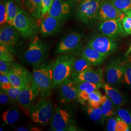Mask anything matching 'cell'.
<instances>
[{
	"instance_id": "1",
	"label": "cell",
	"mask_w": 131,
	"mask_h": 131,
	"mask_svg": "<svg viewBox=\"0 0 131 131\" xmlns=\"http://www.w3.org/2000/svg\"><path fill=\"white\" fill-rule=\"evenodd\" d=\"M34 83L37 86L41 98H47L52 94L53 89V72L51 64L42 63L34 67Z\"/></svg>"
},
{
	"instance_id": "2",
	"label": "cell",
	"mask_w": 131,
	"mask_h": 131,
	"mask_svg": "<svg viewBox=\"0 0 131 131\" xmlns=\"http://www.w3.org/2000/svg\"><path fill=\"white\" fill-rule=\"evenodd\" d=\"M75 58L72 54H61L52 64L53 72V89L59 87L72 73V68Z\"/></svg>"
},
{
	"instance_id": "3",
	"label": "cell",
	"mask_w": 131,
	"mask_h": 131,
	"mask_svg": "<svg viewBox=\"0 0 131 131\" xmlns=\"http://www.w3.org/2000/svg\"><path fill=\"white\" fill-rule=\"evenodd\" d=\"M49 48L39 38L36 37L30 43L27 51L24 55V59L33 67L43 63L48 56Z\"/></svg>"
},
{
	"instance_id": "4",
	"label": "cell",
	"mask_w": 131,
	"mask_h": 131,
	"mask_svg": "<svg viewBox=\"0 0 131 131\" xmlns=\"http://www.w3.org/2000/svg\"><path fill=\"white\" fill-rule=\"evenodd\" d=\"M53 110V103L51 100L40 99L31 108L30 117L34 122L40 125H43L50 121Z\"/></svg>"
},
{
	"instance_id": "5",
	"label": "cell",
	"mask_w": 131,
	"mask_h": 131,
	"mask_svg": "<svg viewBox=\"0 0 131 131\" xmlns=\"http://www.w3.org/2000/svg\"><path fill=\"white\" fill-rule=\"evenodd\" d=\"M20 36L26 38H34L38 32V24L33 17L19 8L13 25Z\"/></svg>"
},
{
	"instance_id": "6",
	"label": "cell",
	"mask_w": 131,
	"mask_h": 131,
	"mask_svg": "<svg viewBox=\"0 0 131 131\" xmlns=\"http://www.w3.org/2000/svg\"><path fill=\"white\" fill-rule=\"evenodd\" d=\"M8 77L12 85L24 89L33 81V75L25 68L16 63L12 64Z\"/></svg>"
},
{
	"instance_id": "7",
	"label": "cell",
	"mask_w": 131,
	"mask_h": 131,
	"mask_svg": "<svg viewBox=\"0 0 131 131\" xmlns=\"http://www.w3.org/2000/svg\"><path fill=\"white\" fill-rule=\"evenodd\" d=\"M51 130L53 131H76L71 114L61 108H56L51 124Z\"/></svg>"
},
{
	"instance_id": "8",
	"label": "cell",
	"mask_w": 131,
	"mask_h": 131,
	"mask_svg": "<svg viewBox=\"0 0 131 131\" xmlns=\"http://www.w3.org/2000/svg\"><path fill=\"white\" fill-rule=\"evenodd\" d=\"M100 0H83L80 3L77 15L84 24H88L97 19Z\"/></svg>"
},
{
	"instance_id": "9",
	"label": "cell",
	"mask_w": 131,
	"mask_h": 131,
	"mask_svg": "<svg viewBox=\"0 0 131 131\" xmlns=\"http://www.w3.org/2000/svg\"><path fill=\"white\" fill-rule=\"evenodd\" d=\"M87 46L107 57L116 50L117 44L113 38L102 35L93 37L89 40Z\"/></svg>"
},
{
	"instance_id": "10",
	"label": "cell",
	"mask_w": 131,
	"mask_h": 131,
	"mask_svg": "<svg viewBox=\"0 0 131 131\" xmlns=\"http://www.w3.org/2000/svg\"><path fill=\"white\" fill-rule=\"evenodd\" d=\"M20 34L13 26L9 24L1 27L0 30V45H4L12 53L18 46Z\"/></svg>"
},
{
	"instance_id": "11",
	"label": "cell",
	"mask_w": 131,
	"mask_h": 131,
	"mask_svg": "<svg viewBox=\"0 0 131 131\" xmlns=\"http://www.w3.org/2000/svg\"><path fill=\"white\" fill-rule=\"evenodd\" d=\"M82 37L78 33H71L67 35L59 43L56 48L58 54H72L80 50L82 45Z\"/></svg>"
},
{
	"instance_id": "12",
	"label": "cell",
	"mask_w": 131,
	"mask_h": 131,
	"mask_svg": "<svg viewBox=\"0 0 131 131\" xmlns=\"http://www.w3.org/2000/svg\"><path fill=\"white\" fill-rule=\"evenodd\" d=\"M123 12L113 4L110 0L101 1L97 19L101 21L121 19Z\"/></svg>"
},
{
	"instance_id": "13",
	"label": "cell",
	"mask_w": 131,
	"mask_h": 131,
	"mask_svg": "<svg viewBox=\"0 0 131 131\" xmlns=\"http://www.w3.org/2000/svg\"><path fill=\"white\" fill-rule=\"evenodd\" d=\"M99 30L102 35L113 38L123 35L125 33L121 19L101 21L99 26Z\"/></svg>"
},
{
	"instance_id": "14",
	"label": "cell",
	"mask_w": 131,
	"mask_h": 131,
	"mask_svg": "<svg viewBox=\"0 0 131 131\" xmlns=\"http://www.w3.org/2000/svg\"><path fill=\"white\" fill-rule=\"evenodd\" d=\"M125 65L118 59L111 61L106 70V79L110 84H118L121 81L125 72Z\"/></svg>"
},
{
	"instance_id": "15",
	"label": "cell",
	"mask_w": 131,
	"mask_h": 131,
	"mask_svg": "<svg viewBox=\"0 0 131 131\" xmlns=\"http://www.w3.org/2000/svg\"><path fill=\"white\" fill-rule=\"evenodd\" d=\"M39 94L40 92L37 86L32 81L31 84L21 90L18 102L24 110H30L33 103Z\"/></svg>"
},
{
	"instance_id": "16",
	"label": "cell",
	"mask_w": 131,
	"mask_h": 131,
	"mask_svg": "<svg viewBox=\"0 0 131 131\" xmlns=\"http://www.w3.org/2000/svg\"><path fill=\"white\" fill-rule=\"evenodd\" d=\"M103 71L101 69L94 70L92 68L84 71L71 74L72 79L75 83L80 82H86L93 84H102L103 82Z\"/></svg>"
},
{
	"instance_id": "17",
	"label": "cell",
	"mask_w": 131,
	"mask_h": 131,
	"mask_svg": "<svg viewBox=\"0 0 131 131\" xmlns=\"http://www.w3.org/2000/svg\"><path fill=\"white\" fill-rule=\"evenodd\" d=\"M59 96L62 103H68L77 98V90L75 82L70 78L65 80L59 86Z\"/></svg>"
},
{
	"instance_id": "18",
	"label": "cell",
	"mask_w": 131,
	"mask_h": 131,
	"mask_svg": "<svg viewBox=\"0 0 131 131\" xmlns=\"http://www.w3.org/2000/svg\"><path fill=\"white\" fill-rule=\"evenodd\" d=\"M70 4L64 0H53L49 15L63 21L70 14Z\"/></svg>"
},
{
	"instance_id": "19",
	"label": "cell",
	"mask_w": 131,
	"mask_h": 131,
	"mask_svg": "<svg viewBox=\"0 0 131 131\" xmlns=\"http://www.w3.org/2000/svg\"><path fill=\"white\" fill-rule=\"evenodd\" d=\"M62 21L50 15L43 19L40 24V31L43 37H48L57 32L61 27Z\"/></svg>"
},
{
	"instance_id": "20",
	"label": "cell",
	"mask_w": 131,
	"mask_h": 131,
	"mask_svg": "<svg viewBox=\"0 0 131 131\" xmlns=\"http://www.w3.org/2000/svg\"><path fill=\"white\" fill-rule=\"evenodd\" d=\"M21 8L35 19L42 17L41 0H18Z\"/></svg>"
},
{
	"instance_id": "21",
	"label": "cell",
	"mask_w": 131,
	"mask_h": 131,
	"mask_svg": "<svg viewBox=\"0 0 131 131\" xmlns=\"http://www.w3.org/2000/svg\"><path fill=\"white\" fill-rule=\"evenodd\" d=\"M75 83L77 90V98L80 101L83 102L88 100L89 94L92 92L103 86L102 83L95 84L86 82H80Z\"/></svg>"
},
{
	"instance_id": "22",
	"label": "cell",
	"mask_w": 131,
	"mask_h": 131,
	"mask_svg": "<svg viewBox=\"0 0 131 131\" xmlns=\"http://www.w3.org/2000/svg\"><path fill=\"white\" fill-rule=\"evenodd\" d=\"M81 56L87 59L94 66L101 65L106 57L103 54L88 46L83 50Z\"/></svg>"
},
{
	"instance_id": "23",
	"label": "cell",
	"mask_w": 131,
	"mask_h": 131,
	"mask_svg": "<svg viewBox=\"0 0 131 131\" xmlns=\"http://www.w3.org/2000/svg\"><path fill=\"white\" fill-rule=\"evenodd\" d=\"M103 86L106 95L112 101L114 105L117 107H121L123 105L124 103L123 97L117 89L109 84H104Z\"/></svg>"
},
{
	"instance_id": "24",
	"label": "cell",
	"mask_w": 131,
	"mask_h": 131,
	"mask_svg": "<svg viewBox=\"0 0 131 131\" xmlns=\"http://www.w3.org/2000/svg\"><path fill=\"white\" fill-rule=\"evenodd\" d=\"M19 110L18 107L10 108L2 113V119L6 124H13L19 119Z\"/></svg>"
},
{
	"instance_id": "25",
	"label": "cell",
	"mask_w": 131,
	"mask_h": 131,
	"mask_svg": "<svg viewBox=\"0 0 131 131\" xmlns=\"http://www.w3.org/2000/svg\"><path fill=\"white\" fill-rule=\"evenodd\" d=\"M92 66L87 59L81 56L80 57L75 60L73 65L72 73H78L82 72L84 70L92 68Z\"/></svg>"
},
{
	"instance_id": "26",
	"label": "cell",
	"mask_w": 131,
	"mask_h": 131,
	"mask_svg": "<svg viewBox=\"0 0 131 131\" xmlns=\"http://www.w3.org/2000/svg\"><path fill=\"white\" fill-rule=\"evenodd\" d=\"M113 105L114 104L113 103L112 101L107 96H102L100 108L103 117H110L112 116L114 114Z\"/></svg>"
},
{
	"instance_id": "27",
	"label": "cell",
	"mask_w": 131,
	"mask_h": 131,
	"mask_svg": "<svg viewBox=\"0 0 131 131\" xmlns=\"http://www.w3.org/2000/svg\"><path fill=\"white\" fill-rule=\"evenodd\" d=\"M6 4L7 13V23L8 24L13 26L14 19L18 14L19 8L12 0H8L6 2Z\"/></svg>"
},
{
	"instance_id": "28",
	"label": "cell",
	"mask_w": 131,
	"mask_h": 131,
	"mask_svg": "<svg viewBox=\"0 0 131 131\" xmlns=\"http://www.w3.org/2000/svg\"><path fill=\"white\" fill-rule=\"evenodd\" d=\"M102 94L98 89L95 90L89 94L88 100L90 107L97 108L100 107L101 105V99Z\"/></svg>"
},
{
	"instance_id": "29",
	"label": "cell",
	"mask_w": 131,
	"mask_h": 131,
	"mask_svg": "<svg viewBox=\"0 0 131 131\" xmlns=\"http://www.w3.org/2000/svg\"><path fill=\"white\" fill-rule=\"evenodd\" d=\"M117 9L125 13L131 10V0H110Z\"/></svg>"
},
{
	"instance_id": "30",
	"label": "cell",
	"mask_w": 131,
	"mask_h": 131,
	"mask_svg": "<svg viewBox=\"0 0 131 131\" xmlns=\"http://www.w3.org/2000/svg\"><path fill=\"white\" fill-rule=\"evenodd\" d=\"M87 113L90 119L93 122H97L100 121L103 116L100 107L94 108L89 107L87 109Z\"/></svg>"
},
{
	"instance_id": "31",
	"label": "cell",
	"mask_w": 131,
	"mask_h": 131,
	"mask_svg": "<svg viewBox=\"0 0 131 131\" xmlns=\"http://www.w3.org/2000/svg\"><path fill=\"white\" fill-rule=\"evenodd\" d=\"M2 90H4L9 96L11 102L13 103H15L16 102H18L19 96L21 93L23 89L16 88L13 86L9 89Z\"/></svg>"
},
{
	"instance_id": "32",
	"label": "cell",
	"mask_w": 131,
	"mask_h": 131,
	"mask_svg": "<svg viewBox=\"0 0 131 131\" xmlns=\"http://www.w3.org/2000/svg\"><path fill=\"white\" fill-rule=\"evenodd\" d=\"M12 54L7 48L4 45H0V60L12 62L14 60Z\"/></svg>"
},
{
	"instance_id": "33",
	"label": "cell",
	"mask_w": 131,
	"mask_h": 131,
	"mask_svg": "<svg viewBox=\"0 0 131 131\" xmlns=\"http://www.w3.org/2000/svg\"><path fill=\"white\" fill-rule=\"evenodd\" d=\"M117 115L119 118L124 122H126L131 128V113L124 109H118L117 110Z\"/></svg>"
},
{
	"instance_id": "34",
	"label": "cell",
	"mask_w": 131,
	"mask_h": 131,
	"mask_svg": "<svg viewBox=\"0 0 131 131\" xmlns=\"http://www.w3.org/2000/svg\"><path fill=\"white\" fill-rule=\"evenodd\" d=\"M7 13L6 2H1L0 4V24L3 25L7 23Z\"/></svg>"
},
{
	"instance_id": "35",
	"label": "cell",
	"mask_w": 131,
	"mask_h": 131,
	"mask_svg": "<svg viewBox=\"0 0 131 131\" xmlns=\"http://www.w3.org/2000/svg\"><path fill=\"white\" fill-rule=\"evenodd\" d=\"M0 85L2 89H8L13 86L10 82L8 75L6 74L1 73L0 75Z\"/></svg>"
},
{
	"instance_id": "36",
	"label": "cell",
	"mask_w": 131,
	"mask_h": 131,
	"mask_svg": "<svg viewBox=\"0 0 131 131\" xmlns=\"http://www.w3.org/2000/svg\"><path fill=\"white\" fill-rule=\"evenodd\" d=\"M53 1V0H41L42 16L44 15H49Z\"/></svg>"
},
{
	"instance_id": "37",
	"label": "cell",
	"mask_w": 131,
	"mask_h": 131,
	"mask_svg": "<svg viewBox=\"0 0 131 131\" xmlns=\"http://www.w3.org/2000/svg\"><path fill=\"white\" fill-rule=\"evenodd\" d=\"M122 23L125 33L128 35L131 34V17H124L122 18Z\"/></svg>"
},
{
	"instance_id": "38",
	"label": "cell",
	"mask_w": 131,
	"mask_h": 131,
	"mask_svg": "<svg viewBox=\"0 0 131 131\" xmlns=\"http://www.w3.org/2000/svg\"><path fill=\"white\" fill-rule=\"evenodd\" d=\"M12 62L0 60V73L8 74L11 68Z\"/></svg>"
},
{
	"instance_id": "39",
	"label": "cell",
	"mask_w": 131,
	"mask_h": 131,
	"mask_svg": "<svg viewBox=\"0 0 131 131\" xmlns=\"http://www.w3.org/2000/svg\"><path fill=\"white\" fill-rule=\"evenodd\" d=\"M124 79L127 84L131 85V62L125 65Z\"/></svg>"
},
{
	"instance_id": "40",
	"label": "cell",
	"mask_w": 131,
	"mask_h": 131,
	"mask_svg": "<svg viewBox=\"0 0 131 131\" xmlns=\"http://www.w3.org/2000/svg\"><path fill=\"white\" fill-rule=\"evenodd\" d=\"M116 131H130V127L126 122H124L120 118H117V125L116 127Z\"/></svg>"
},
{
	"instance_id": "41",
	"label": "cell",
	"mask_w": 131,
	"mask_h": 131,
	"mask_svg": "<svg viewBox=\"0 0 131 131\" xmlns=\"http://www.w3.org/2000/svg\"><path fill=\"white\" fill-rule=\"evenodd\" d=\"M117 120L114 117L108 119L107 124V130L108 131H116V127L117 125Z\"/></svg>"
},
{
	"instance_id": "42",
	"label": "cell",
	"mask_w": 131,
	"mask_h": 131,
	"mask_svg": "<svg viewBox=\"0 0 131 131\" xmlns=\"http://www.w3.org/2000/svg\"><path fill=\"white\" fill-rule=\"evenodd\" d=\"M11 102L9 96L2 89L0 91V103L1 104H5Z\"/></svg>"
},
{
	"instance_id": "43",
	"label": "cell",
	"mask_w": 131,
	"mask_h": 131,
	"mask_svg": "<svg viewBox=\"0 0 131 131\" xmlns=\"http://www.w3.org/2000/svg\"><path fill=\"white\" fill-rule=\"evenodd\" d=\"M34 129H36L37 130V131H38V128H26V127H19L17 129V130L16 131H34Z\"/></svg>"
},
{
	"instance_id": "44",
	"label": "cell",
	"mask_w": 131,
	"mask_h": 131,
	"mask_svg": "<svg viewBox=\"0 0 131 131\" xmlns=\"http://www.w3.org/2000/svg\"><path fill=\"white\" fill-rule=\"evenodd\" d=\"M131 46H130L129 47V49H128V50L127 51L126 53V54H125V56H127L130 53H131Z\"/></svg>"
},
{
	"instance_id": "45",
	"label": "cell",
	"mask_w": 131,
	"mask_h": 131,
	"mask_svg": "<svg viewBox=\"0 0 131 131\" xmlns=\"http://www.w3.org/2000/svg\"><path fill=\"white\" fill-rule=\"evenodd\" d=\"M124 13L127 16L131 17V10H130L129 11H127V12Z\"/></svg>"
},
{
	"instance_id": "46",
	"label": "cell",
	"mask_w": 131,
	"mask_h": 131,
	"mask_svg": "<svg viewBox=\"0 0 131 131\" xmlns=\"http://www.w3.org/2000/svg\"><path fill=\"white\" fill-rule=\"evenodd\" d=\"M73 1H74L75 3H80L81 2H82L83 0H72Z\"/></svg>"
},
{
	"instance_id": "47",
	"label": "cell",
	"mask_w": 131,
	"mask_h": 131,
	"mask_svg": "<svg viewBox=\"0 0 131 131\" xmlns=\"http://www.w3.org/2000/svg\"><path fill=\"white\" fill-rule=\"evenodd\" d=\"M0 129H1V131H3V129H2V128H1H1H0Z\"/></svg>"
}]
</instances>
